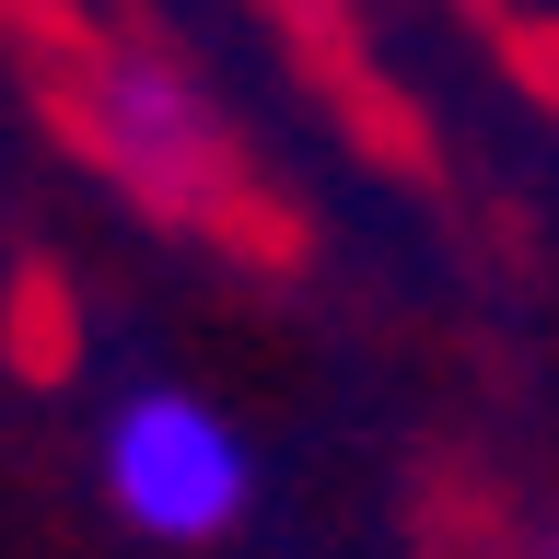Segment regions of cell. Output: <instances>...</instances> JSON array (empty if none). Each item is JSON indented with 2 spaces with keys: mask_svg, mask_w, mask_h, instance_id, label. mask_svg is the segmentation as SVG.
<instances>
[{
  "mask_svg": "<svg viewBox=\"0 0 559 559\" xmlns=\"http://www.w3.org/2000/svg\"><path fill=\"white\" fill-rule=\"evenodd\" d=\"M536 559H559V536H548V548H536Z\"/></svg>",
  "mask_w": 559,
  "mask_h": 559,
  "instance_id": "cell-3",
  "label": "cell"
},
{
  "mask_svg": "<svg viewBox=\"0 0 559 559\" xmlns=\"http://www.w3.org/2000/svg\"><path fill=\"white\" fill-rule=\"evenodd\" d=\"M94 466H105V501H117L140 536H164V548L234 536V524H245V489H257L245 431L210 408V396H187V384H140V396H117Z\"/></svg>",
  "mask_w": 559,
  "mask_h": 559,
  "instance_id": "cell-2",
  "label": "cell"
},
{
  "mask_svg": "<svg viewBox=\"0 0 559 559\" xmlns=\"http://www.w3.org/2000/svg\"><path fill=\"white\" fill-rule=\"evenodd\" d=\"M59 117H70V140L94 152V175L129 210H152V222L210 234V222L245 210V164H234L222 105H210L175 59H152V47H82Z\"/></svg>",
  "mask_w": 559,
  "mask_h": 559,
  "instance_id": "cell-1",
  "label": "cell"
}]
</instances>
